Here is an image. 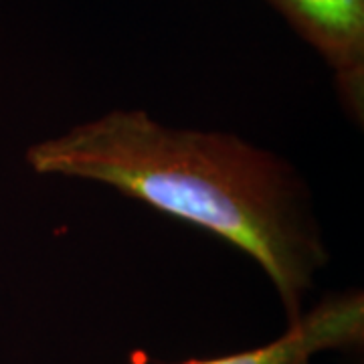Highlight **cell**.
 <instances>
[{"mask_svg": "<svg viewBox=\"0 0 364 364\" xmlns=\"http://www.w3.org/2000/svg\"><path fill=\"white\" fill-rule=\"evenodd\" d=\"M41 176L112 186L217 235L269 277L294 324L328 263L310 191L296 168L227 132L172 128L144 109H114L26 150Z\"/></svg>", "mask_w": 364, "mask_h": 364, "instance_id": "obj_1", "label": "cell"}, {"mask_svg": "<svg viewBox=\"0 0 364 364\" xmlns=\"http://www.w3.org/2000/svg\"><path fill=\"white\" fill-rule=\"evenodd\" d=\"M334 71L346 114L364 119V0H269Z\"/></svg>", "mask_w": 364, "mask_h": 364, "instance_id": "obj_2", "label": "cell"}, {"mask_svg": "<svg viewBox=\"0 0 364 364\" xmlns=\"http://www.w3.org/2000/svg\"><path fill=\"white\" fill-rule=\"evenodd\" d=\"M364 344V294H334L299 316L279 338L251 350L193 358L184 364H310L316 354L348 352Z\"/></svg>", "mask_w": 364, "mask_h": 364, "instance_id": "obj_3", "label": "cell"}]
</instances>
